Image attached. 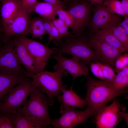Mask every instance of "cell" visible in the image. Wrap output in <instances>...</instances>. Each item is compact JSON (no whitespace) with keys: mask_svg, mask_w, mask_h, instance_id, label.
I'll return each mask as SVG.
<instances>
[{"mask_svg":"<svg viewBox=\"0 0 128 128\" xmlns=\"http://www.w3.org/2000/svg\"><path fill=\"white\" fill-rule=\"evenodd\" d=\"M111 84L114 87L117 89L125 88L128 85V76L121 70L117 72Z\"/></svg>","mask_w":128,"mask_h":128,"instance_id":"cell-26","label":"cell"},{"mask_svg":"<svg viewBox=\"0 0 128 128\" xmlns=\"http://www.w3.org/2000/svg\"><path fill=\"white\" fill-rule=\"evenodd\" d=\"M105 0H88L87 1L92 5H97L102 3Z\"/></svg>","mask_w":128,"mask_h":128,"instance_id":"cell-35","label":"cell"},{"mask_svg":"<svg viewBox=\"0 0 128 128\" xmlns=\"http://www.w3.org/2000/svg\"><path fill=\"white\" fill-rule=\"evenodd\" d=\"M28 13L20 9L10 24L2 32L4 33L3 41L7 42L12 36L17 34L25 36L29 33V27L30 20Z\"/></svg>","mask_w":128,"mask_h":128,"instance_id":"cell-13","label":"cell"},{"mask_svg":"<svg viewBox=\"0 0 128 128\" xmlns=\"http://www.w3.org/2000/svg\"><path fill=\"white\" fill-rule=\"evenodd\" d=\"M111 14L124 17L127 15L122 7L121 1L118 0H105L103 3Z\"/></svg>","mask_w":128,"mask_h":128,"instance_id":"cell-25","label":"cell"},{"mask_svg":"<svg viewBox=\"0 0 128 128\" xmlns=\"http://www.w3.org/2000/svg\"><path fill=\"white\" fill-rule=\"evenodd\" d=\"M121 70L126 75L128 76V65L123 68Z\"/></svg>","mask_w":128,"mask_h":128,"instance_id":"cell-36","label":"cell"},{"mask_svg":"<svg viewBox=\"0 0 128 128\" xmlns=\"http://www.w3.org/2000/svg\"><path fill=\"white\" fill-rule=\"evenodd\" d=\"M28 30L29 33L35 38H41L47 34L42 18L36 17L30 20Z\"/></svg>","mask_w":128,"mask_h":128,"instance_id":"cell-23","label":"cell"},{"mask_svg":"<svg viewBox=\"0 0 128 128\" xmlns=\"http://www.w3.org/2000/svg\"><path fill=\"white\" fill-rule=\"evenodd\" d=\"M55 69L54 72L43 71L31 77L35 86L47 95L50 105L53 104L54 98L66 89L62 81V75L67 74L65 70L60 68Z\"/></svg>","mask_w":128,"mask_h":128,"instance_id":"cell-4","label":"cell"},{"mask_svg":"<svg viewBox=\"0 0 128 128\" xmlns=\"http://www.w3.org/2000/svg\"><path fill=\"white\" fill-rule=\"evenodd\" d=\"M0 1L2 3L0 14L2 31L10 24L21 9V0Z\"/></svg>","mask_w":128,"mask_h":128,"instance_id":"cell-16","label":"cell"},{"mask_svg":"<svg viewBox=\"0 0 128 128\" xmlns=\"http://www.w3.org/2000/svg\"><path fill=\"white\" fill-rule=\"evenodd\" d=\"M94 32V34L93 36L94 37L103 41L123 53L127 51L121 42L108 29L102 28Z\"/></svg>","mask_w":128,"mask_h":128,"instance_id":"cell-21","label":"cell"},{"mask_svg":"<svg viewBox=\"0 0 128 128\" xmlns=\"http://www.w3.org/2000/svg\"><path fill=\"white\" fill-rule=\"evenodd\" d=\"M120 24L128 35V15L124 16L123 20L120 22Z\"/></svg>","mask_w":128,"mask_h":128,"instance_id":"cell-33","label":"cell"},{"mask_svg":"<svg viewBox=\"0 0 128 128\" xmlns=\"http://www.w3.org/2000/svg\"><path fill=\"white\" fill-rule=\"evenodd\" d=\"M37 1V0H21V8L27 11Z\"/></svg>","mask_w":128,"mask_h":128,"instance_id":"cell-31","label":"cell"},{"mask_svg":"<svg viewBox=\"0 0 128 128\" xmlns=\"http://www.w3.org/2000/svg\"><path fill=\"white\" fill-rule=\"evenodd\" d=\"M120 17L111 13L103 3L96 5L92 17L88 25L93 32L103 28L109 23Z\"/></svg>","mask_w":128,"mask_h":128,"instance_id":"cell-14","label":"cell"},{"mask_svg":"<svg viewBox=\"0 0 128 128\" xmlns=\"http://www.w3.org/2000/svg\"><path fill=\"white\" fill-rule=\"evenodd\" d=\"M2 112L1 110V109L0 106V114H2Z\"/></svg>","mask_w":128,"mask_h":128,"instance_id":"cell-40","label":"cell"},{"mask_svg":"<svg viewBox=\"0 0 128 128\" xmlns=\"http://www.w3.org/2000/svg\"><path fill=\"white\" fill-rule=\"evenodd\" d=\"M86 85L87 93L84 99L91 116L106 106L110 101L128 91L125 88L116 89L107 81L91 78L88 79Z\"/></svg>","mask_w":128,"mask_h":128,"instance_id":"cell-1","label":"cell"},{"mask_svg":"<svg viewBox=\"0 0 128 128\" xmlns=\"http://www.w3.org/2000/svg\"><path fill=\"white\" fill-rule=\"evenodd\" d=\"M26 76L22 73L7 74L0 73V102Z\"/></svg>","mask_w":128,"mask_h":128,"instance_id":"cell-17","label":"cell"},{"mask_svg":"<svg viewBox=\"0 0 128 128\" xmlns=\"http://www.w3.org/2000/svg\"><path fill=\"white\" fill-rule=\"evenodd\" d=\"M121 108L119 101L114 99L111 105L100 109L92 116L96 128H112L117 125L125 115Z\"/></svg>","mask_w":128,"mask_h":128,"instance_id":"cell-7","label":"cell"},{"mask_svg":"<svg viewBox=\"0 0 128 128\" xmlns=\"http://www.w3.org/2000/svg\"><path fill=\"white\" fill-rule=\"evenodd\" d=\"M92 10V5L87 1L74 2L70 6L68 11L74 19L71 34L80 33L88 25Z\"/></svg>","mask_w":128,"mask_h":128,"instance_id":"cell-9","label":"cell"},{"mask_svg":"<svg viewBox=\"0 0 128 128\" xmlns=\"http://www.w3.org/2000/svg\"><path fill=\"white\" fill-rule=\"evenodd\" d=\"M62 93V95L59 94L56 96L60 104V109L69 107L82 108L86 105L84 99L73 91V86L69 90L65 89Z\"/></svg>","mask_w":128,"mask_h":128,"instance_id":"cell-18","label":"cell"},{"mask_svg":"<svg viewBox=\"0 0 128 128\" xmlns=\"http://www.w3.org/2000/svg\"><path fill=\"white\" fill-rule=\"evenodd\" d=\"M58 43L59 47L58 49L57 54L70 55L86 64L93 61H98L95 52L88 40L80 33L71 34Z\"/></svg>","mask_w":128,"mask_h":128,"instance_id":"cell-3","label":"cell"},{"mask_svg":"<svg viewBox=\"0 0 128 128\" xmlns=\"http://www.w3.org/2000/svg\"><path fill=\"white\" fill-rule=\"evenodd\" d=\"M121 2L123 9L128 15V0H122Z\"/></svg>","mask_w":128,"mask_h":128,"instance_id":"cell-34","label":"cell"},{"mask_svg":"<svg viewBox=\"0 0 128 128\" xmlns=\"http://www.w3.org/2000/svg\"><path fill=\"white\" fill-rule=\"evenodd\" d=\"M88 40L95 52L98 60H100L101 63L112 68L114 67L115 66V60L123 53L93 36L90 37Z\"/></svg>","mask_w":128,"mask_h":128,"instance_id":"cell-11","label":"cell"},{"mask_svg":"<svg viewBox=\"0 0 128 128\" xmlns=\"http://www.w3.org/2000/svg\"><path fill=\"white\" fill-rule=\"evenodd\" d=\"M120 18L109 23L103 28L109 30L121 42L127 51L128 50V35L121 26Z\"/></svg>","mask_w":128,"mask_h":128,"instance_id":"cell-20","label":"cell"},{"mask_svg":"<svg viewBox=\"0 0 128 128\" xmlns=\"http://www.w3.org/2000/svg\"><path fill=\"white\" fill-rule=\"evenodd\" d=\"M14 49L17 60L26 69V76L31 77L36 73L33 60L25 45L18 38L13 42Z\"/></svg>","mask_w":128,"mask_h":128,"instance_id":"cell-15","label":"cell"},{"mask_svg":"<svg viewBox=\"0 0 128 128\" xmlns=\"http://www.w3.org/2000/svg\"><path fill=\"white\" fill-rule=\"evenodd\" d=\"M60 8H62L46 2L37 1L27 12L28 13L35 12L43 18L52 20L55 19L57 11Z\"/></svg>","mask_w":128,"mask_h":128,"instance_id":"cell-19","label":"cell"},{"mask_svg":"<svg viewBox=\"0 0 128 128\" xmlns=\"http://www.w3.org/2000/svg\"><path fill=\"white\" fill-rule=\"evenodd\" d=\"M122 54L119 56L115 61L114 71L118 72L124 67L128 65V54Z\"/></svg>","mask_w":128,"mask_h":128,"instance_id":"cell-29","label":"cell"},{"mask_svg":"<svg viewBox=\"0 0 128 128\" xmlns=\"http://www.w3.org/2000/svg\"><path fill=\"white\" fill-rule=\"evenodd\" d=\"M9 115L14 128H43L33 119L23 115L17 113Z\"/></svg>","mask_w":128,"mask_h":128,"instance_id":"cell-22","label":"cell"},{"mask_svg":"<svg viewBox=\"0 0 128 128\" xmlns=\"http://www.w3.org/2000/svg\"><path fill=\"white\" fill-rule=\"evenodd\" d=\"M29 96L28 101L16 113L31 118L43 128H47L51 124L52 120L49 116V103L45 93L35 87Z\"/></svg>","mask_w":128,"mask_h":128,"instance_id":"cell-2","label":"cell"},{"mask_svg":"<svg viewBox=\"0 0 128 128\" xmlns=\"http://www.w3.org/2000/svg\"><path fill=\"white\" fill-rule=\"evenodd\" d=\"M0 73L7 74L22 73L24 70L18 62L14 53L13 42L0 47Z\"/></svg>","mask_w":128,"mask_h":128,"instance_id":"cell-10","label":"cell"},{"mask_svg":"<svg viewBox=\"0 0 128 128\" xmlns=\"http://www.w3.org/2000/svg\"><path fill=\"white\" fill-rule=\"evenodd\" d=\"M45 29L49 36V40L47 45L52 40H55L58 42L62 41L58 32L53 24L52 20L42 18Z\"/></svg>","mask_w":128,"mask_h":128,"instance_id":"cell-24","label":"cell"},{"mask_svg":"<svg viewBox=\"0 0 128 128\" xmlns=\"http://www.w3.org/2000/svg\"><path fill=\"white\" fill-rule=\"evenodd\" d=\"M56 15L68 27L72 28L74 22V19L71 14L65 9L60 8L56 11Z\"/></svg>","mask_w":128,"mask_h":128,"instance_id":"cell-27","label":"cell"},{"mask_svg":"<svg viewBox=\"0 0 128 128\" xmlns=\"http://www.w3.org/2000/svg\"><path fill=\"white\" fill-rule=\"evenodd\" d=\"M53 58L57 62L54 67L55 69L60 68L66 70L71 74L73 80L81 76L88 78L89 72L86 64L82 62H79L78 59L73 57L67 58L60 54L54 56Z\"/></svg>","mask_w":128,"mask_h":128,"instance_id":"cell-12","label":"cell"},{"mask_svg":"<svg viewBox=\"0 0 128 128\" xmlns=\"http://www.w3.org/2000/svg\"><path fill=\"white\" fill-rule=\"evenodd\" d=\"M18 39L25 45L32 57L36 73L43 71L48 60L53 54L56 53L58 49L50 48L36 41L21 36Z\"/></svg>","mask_w":128,"mask_h":128,"instance_id":"cell-6","label":"cell"},{"mask_svg":"<svg viewBox=\"0 0 128 128\" xmlns=\"http://www.w3.org/2000/svg\"></svg>","mask_w":128,"mask_h":128,"instance_id":"cell-43","label":"cell"},{"mask_svg":"<svg viewBox=\"0 0 128 128\" xmlns=\"http://www.w3.org/2000/svg\"><path fill=\"white\" fill-rule=\"evenodd\" d=\"M45 2L59 6L65 9L66 7L64 2L61 0H43Z\"/></svg>","mask_w":128,"mask_h":128,"instance_id":"cell-32","label":"cell"},{"mask_svg":"<svg viewBox=\"0 0 128 128\" xmlns=\"http://www.w3.org/2000/svg\"><path fill=\"white\" fill-rule=\"evenodd\" d=\"M26 76L0 102L1 114L9 115L16 113L20 107L27 102V97L35 86L32 80Z\"/></svg>","mask_w":128,"mask_h":128,"instance_id":"cell-5","label":"cell"},{"mask_svg":"<svg viewBox=\"0 0 128 128\" xmlns=\"http://www.w3.org/2000/svg\"></svg>","mask_w":128,"mask_h":128,"instance_id":"cell-42","label":"cell"},{"mask_svg":"<svg viewBox=\"0 0 128 128\" xmlns=\"http://www.w3.org/2000/svg\"><path fill=\"white\" fill-rule=\"evenodd\" d=\"M87 0H82V1H87Z\"/></svg>","mask_w":128,"mask_h":128,"instance_id":"cell-41","label":"cell"},{"mask_svg":"<svg viewBox=\"0 0 128 128\" xmlns=\"http://www.w3.org/2000/svg\"><path fill=\"white\" fill-rule=\"evenodd\" d=\"M1 7V6L0 5V27L2 24V21H1V14H0Z\"/></svg>","mask_w":128,"mask_h":128,"instance_id":"cell-37","label":"cell"},{"mask_svg":"<svg viewBox=\"0 0 128 128\" xmlns=\"http://www.w3.org/2000/svg\"><path fill=\"white\" fill-rule=\"evenodd\" d=\"M54 26L57 29L61 38L69 36L71 34L68 30V27L62 20L59 18L52 20Z\"/></svg>","mask_w":128,"mask_h":128,"instance_id":"cell-28","label":"cell"},{"mask_svg":"<svg viewBox=\"0 0 128 128\" xmlns=\"http://www.w3.org/2000/svg\"><path fill=\"white\" fill-rule=\"evenodd\" d=\"M59 112L61 116L58 119L52 120L51 124L54 128H73L85 123L91 116L87 108L84 110L77 111L73 107H69L60 109Z\"/></svg>","mask_w":128,"mask_h":128,"instance_id":"cell-8","label":"cell"},{"mask_svg":"<svg viewBox=\"0 0 128 128\" xmlns=\"http://www.w3.org/2000/svg\"><path fill=\"white\" fill-rule=\"evenodd\" d=\"M14 128L9 115L0 114V128Z\"/></svg>","mask_w":128,"mask_h":128,"instance_id":"cell-30","label":"cell"},{"mask_svg":"<svg viewBox=\"0 0 128 128\" xmlns=\"http://www.w3.org/2000/svg\"><path fill=\"white\" fill-rule=\"evenodd\" d=\"M70 1H72L74 2H77L80 1V0H70Z\"/></svg>","mask_w":128,"mask_h":128,"instance_id":"cell-38","label":"cell"},{"mask_svg":"<svg viewBox=\"0 0 128 128\" xmlns=\"http://www.w3.org/2000/svg\"><path fill=\"white\" fill-rule=\"evenodd\" d=\"M63 0L65 2H68L69 1H70V0Z\"/></svg>","mask_w":128,"mask_h":128,"instance_id":"cell-39","label":"cell"}]
</instances>
